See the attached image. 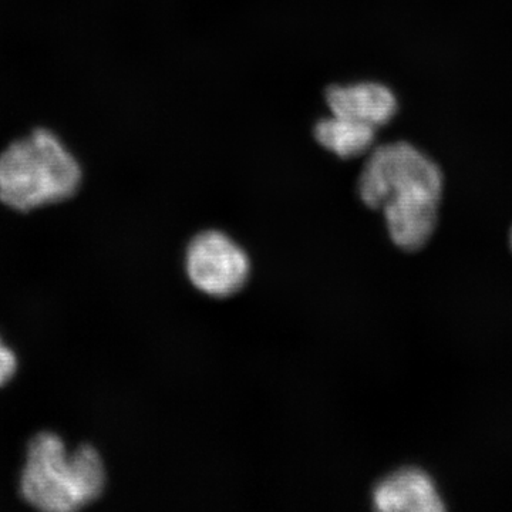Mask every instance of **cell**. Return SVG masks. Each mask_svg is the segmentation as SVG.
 Segmentation results:
<instances>
[{"label": "cell", "instance_id": "1", "mask_svg": "<svg viewBox=\"0 0 512 512\" xmlns=\"http://www.w3.org/2000/svg\"><path fill=\"white\" fill-rule=\"evenodd\" d=\"M367 207L384 212L390 238L414 252L430 241L443 194V174L412 144L397 141L375 148L359 177Z\"/></svg>", "mask_w": 512, "mask_h": 512}, {"label": "cell", "instance_id": "2", "mask_svg": "<svg viewBox=\"0 0 512 512\" xmlns=\"http://www.w3.org/2000/svg\"><path fill=\"white\" fill-rule=\"evenodd\" d=\"M104 484L106 471L96 448L67 451L55 433H40L30 441L20 491L37 510H80L100 497Z\"/></svg>", "mask_w": 512, "mask_h": 512}, {"label": "cell", "instance_id": "3", "mask_svg": "<svg viewBox=\"0 0 512 512\" xmlns=\"http://www.w3.org/2000/svg\"><path fill=\"white\" fill-rule=\"evenodd\" d=\"M82 184V168L62 140L39 128L0 154V201L28 212L69 200Z\"/></svg>", "mask_w": 512, "mask_h": 512}, {"label": "cell", "instance_id": "4", "mask_svg": "<svg viewBox=\"0 0 512 512\" xmlns=\"http://www.w3.org/2000/svg\"><path fill=\"white\" fill-rule=\"evenodd\" d=\"M185 269L198 291L214 298H228L247 284L251 265L234 239L220 231H205L188 245Z\"/></svg>", "mask_w": 512, "mask_h": 512}, {"label": "cell", "instance_id": "5", "mask_svg": "<svg viewBox=\"0 0 512 512\" xmlns=\"http://www.w3.org/2000/svg\"><path fill=\"white\" fill-rule=\"evenodd\" d=\"M373 504L384 512L446 510L433 480L419 468H403L380 481L373 491Z\"/></svg>", "mask_w": 512, "mask_h": 512}, {"label": "cell", "instance_id": "6", "mask_svg": "<svg viewBox=\"0 0 512 512\" xmlns=\"http://www.w3.org/2000/svg\"><path fill=\"white\" fill-rule=\"evenodd\" d=\"M326 101L332 114L375 128L389 123L397 111V100L392 90L372 82L330 87Z\"/></svg>", "mask_w": 512, "mask_h": 512}, {"label": "cell", "instance_id": "7", "mask_svg": "<svg viewBox=\"0 0 512 512\" xmlns=\"http://www.w3.org/2000/svg\"><path fill=\"white\" fill-rule=\"evenodd\" d=\"M377 128L360 121L332 114L316 124L315 137L326 150L340 158L362 156L375 143Z\"/></svg>", "mask_w": 512, "mask_h": 512}, {"label": "cell", "instance_id": "8", "mask_svg": "<svg viewBox=\"0 0 512 512\" xmlns=\"http://www.w3.org/2000/svg\"><path fill=\"white\" fill-rule=\"evenodd\" d=\"M16 369H18V359H16L15 353L8 346L3 345L2 339H0V386L12 380Z\"/></svg>", "mask_w": 512, "mask_h": 512}, {"label": "cell", "instance_id": "9", "mask_svg": "<svg viewBox=\"0 0 512 512\" xmlns=\"http://www.w3.org/2000/svg\"><path fill=\"white\" fill-rule=\"evenodd\" d=\"M510 245H511V249H512V228H511V234H510Z\"/></svg>", "mask_w": 512, "mask_h": 512}]
</instances>
